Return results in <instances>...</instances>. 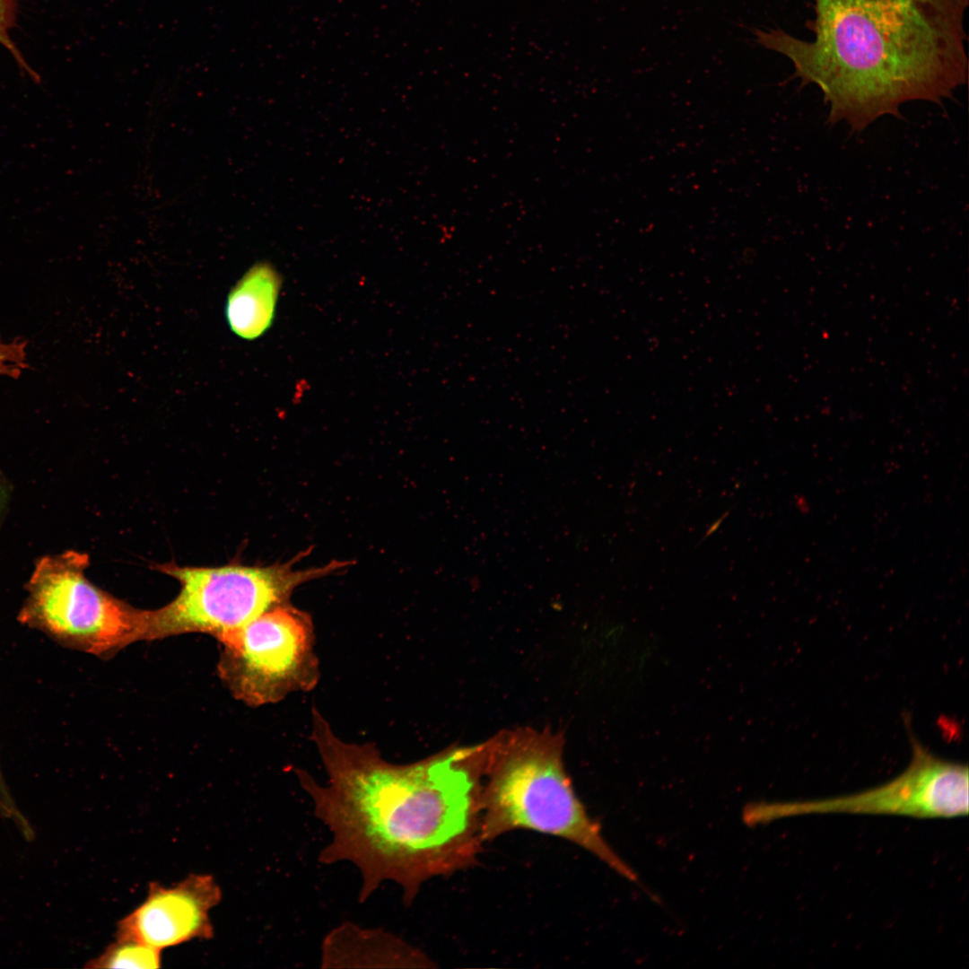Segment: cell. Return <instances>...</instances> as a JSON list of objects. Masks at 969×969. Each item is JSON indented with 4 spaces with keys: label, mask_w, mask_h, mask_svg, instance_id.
<instances>
[{
    "label": "cell",
    "mask_w": 969,
    "mask_h": 969,
    "mask_svg": "<svg viewBox=\"0 0 969 969\" xmlns=\"http://www.w3.org/2000/svg\"><path fill=\"white\" fill-rule=\"evenodd\" d=\"M311 738L327 781L321 785L301 771L298 776L331 833L321 860L353 863L362 875V899L389 881L409 903L427 880L476 860L482 788L462 754L394 764L371 746L340 739L317 711Z\"/></svg>",
    "instance_id": "6da1fadb"
},
{
    "label": "cell",
    "mask_w": 969,
    "mask_h": 969,
    "mask_svg": "<svg viewBox=\"0 0 969 969\" xmlns=\"http://www.w3.org/2000/svg\"><path fill=\"white\" fill-rule=\"evenodd\" d=\"M811 40L755 30L757 42L786 57L801 86L814 84L827 122L862 131L903 104H941L967 81L965 15L969 0H813Z\"/></svg>",
    "instance_id": "7a4b0ae2"
},
{
    "label": "cell",
    "mask_w": 969,
    "mask_h": 969,
    "mask_svg": "<svg viewBox=\"0 0 969 969\" xmlns=\"http://www.w3.org/2000/svg\"><path fill=\"white\" fill-rule=\"evenodd\" d=\"M518 829L569 841L641 885L636 873L607 842L599 825L588 815L553 752L531 749L507 757L493 770L482 789L483 842Z\"/></svg>",
    "instance_id": "3957f363"
},
{
    "label": "cell",
    "mask_w": 969,
    "mask_h": 969,
    "mask_svg": "<svg viewBox=\"0 0 969 969\" xmlns=\"http://www.w3.org/2000/svg\"><path fill=\"white\" fill-rule=\"evenodd\" d=\"M297 559L270 566L227 565L215 568L159 566L180 583L169 604L147 610V641L188 633L222 634L241 627L287 603L300 585L343 569L350 562L332 561L324 566L294 570Z\"/></svg>",
    "instance_id": "277c9868"
},
{
    "label": "cell",
    "mask_w": 969,
    "mask_h": 969,
    "mask_svg": "<svg viewBox=\"0 0 969 969\" xmlns=\"http://www.w3.org/2000/svg\"><path fill=\"white\" fill-rule=\"evenodd\" d=\"M88 555L74 550L37 560L18 618L65 646L98 657L147 641L146 610L136 609L92 584Z\"/></svg>",
    "instance_id": "5b68a950"
},
{
    "label": "cell",
    "mask_w": 969,
    "mask_h": 969,
    "mask_svg": "<svg viewBox=\"0 0 969 969\" xmlns=\"http://www.w3.org/2000/svg\"><path fill=\"white\" fill-rule=\"evenodd\" d=\"M217 639L223 647L219 676L235 698L250 706L277 703L318 681L310 617L287 604Z\"/></svg>",
    "instance_id": "8992f818"
},
{
    "label": "cell",
    "mask_w": 969,
    "mask_h": 969,
    "mask_svg": "<svg viewBox=\"0 0 969 969\" xmlns=\"http://www.w3.org/2000/svg\"><path fill=\"white\" fill-rule=\"evenodd\" d=\"M912 741L909 766L884 785L825 799L748 804L743 811V820L750 826L808 814L897 815L916 818L966 816L968 767L937 758Z\"/></svg>",
    "instance_id": "52a82bcc"
},
{
    "label": "cell",
    "mask_w": 969,
    "mask_h": 969,
    "mask_svg": "<svg viewBox=\"0 0 969 969\" xmlns=\"http://www.w3.org/2000/svg\"><path fill=\"white\" fill-rule=\"evenodd\" d=\"M222 896L208 874H191L170 887L151 882L146 899L118 922L115 938L159 950L196 938L210 939L214 928L209 912Z\"/></svg>",
    "instance_id": "ba28073f"
},
{
    "label": "cell",
    "mask_w": 969,
    "mask_h": 969,
    "mask_svg": "<svg viewBox=\"0 0 969 969\" xmlns=\"http://www.w3.org/2000/svg\"><path fill=\"white\" fill-rule=\"evenodd\" d=\"M325 966L430 967L423 953L388 932L353 924L334 930L322 946Z\"/></svg>",
    "instance_id": "9c48e42d"
},
{
    "label": "cell",
    "mask_w": 969,
    "mask_h": 969,
    "mask_svg": "<svg viewBox=\"0 0 969 969\" xmlns=\"http://www.w3.org/2000/svg\"><path fill=\"white\" fill-rule=\"evenodd\" d=\"M281 280L269 264L253 266L231 291L226 317L240 337L255 339L271 326Z\"/></svg>",
    "instance_id": "30bf717a"
},
{
    "label": "cell",
    "mask_w": 969,
    "mask_h": 969,
    "mask_svg": "<svg viewBox=\"0 0 969 969\" xmlns=\"http://www.w3.org/2000/svg\"><path fill=\"white\" fill-rule=\"evenodd\" d=\"M161 966L162 950L126 938H116L100 956L85 965L87 968L153 969Z\"/></svg>",
    "instance_id": "8fae6325"
},
{
    "label": "cell",
    "mask_w": 969,
    "mask_h": 969,
    "mask_svg": "<svg viewBox=\"0 0 969 969\" xmlns=\"http://www.w3.org/2000/svg\"><path fill=\"white\" fill-rule=\"evenodd\" d=\"M16 9V0H0V44L9 50L23 71H25L34 82L39 83L40 77L30 67L20 50L10 38V31L15 24Z\"/></svg>",
    "instance_id": "7c38bea8"
},
{
    "label": "cell",
    "mask_w": 969,
    "mask_h": 969,
    "mask_svg": "<svg viewBox=\"0 0 969 969\" xmlns=\"http://www.w3.org/2000/svg\"><path fill=\"white\" fill-rule=\"evenodd\" d=\"M27 343L21 338L4 341L0 335V376L18 379L28 368Z\"/></svg>",
    "instance_id": "4fadbf2b"
},
{
    "label": "cell",
    "mask_w": 969,
    "mask_h": 969,
    "mask_svg": "<svg viewBox=\"0 0 969 969\" xmlns=\"http://www.w3.org/2000/svg\"><path fill=\"white\" fill-rule=\"evenodd\" d=\"M12 495V487L6 476L0 471V525L6 513Z\"/></svg>",
    "instance_id": "5bb4252c"
}]
</instances>
